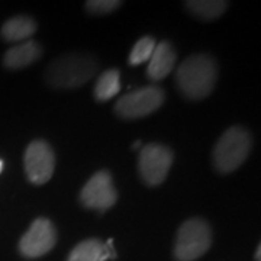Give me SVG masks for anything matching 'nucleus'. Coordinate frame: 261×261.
Masks as SVG:
<instances>
[{
    "label": "nucleus",
    "instance_id": "obj_17",
    "mask_svg": "<svg viewBox=\"0 0 261 261\" xmlns=\"http://www.w3.org/2000/svg\"><path fill=\"white\" fill-rule=\"evenodd\" d=\"M122 5L119 0H89L86 3V9L94 15H106L116 10Z\"/></svg>",
    "mask_w": 261,
    "mask_h": 261
},
{
    "label": "nucleus",
    "instance_id": "obj_8",
    "mask_svg": "<svg viewBox=\"0 0 261 261\" xmlns=\"http://www.w3.org/2000/svg\"><path fill=\"white\" fill-rule=\"evenodd\" d=\"M25 171L34 185H45L56 170V155L51 145L42 140L32 141L25 151Z\"/></svg>",
    "mask_w": 261,
    "mask_h": 261
},
{
    "label": "nucleus",
    "instance_id": "obj_5",
    "mask_svg": "<svg viewBox=\"0 0 261 261\" xmlns=\"http://www.w3.org/2000/svg\"><path fill=\"white\" fill-rule=\"evenodd\" d=\"M166 94L159 86H147L122 96L115 105V112L123 119H138L154 113L164 103Z\"/></svg>",
    "mask_w": 261,
    "mask_h": 261
},
{
    "label": "nucleus",
    "instance_id": "obj_6",
    "mask_svg": "<svg viewBox=\"0 0 261 261\" xmlns=\"http://www.w3.org/2000/svg\"><path fill=\"white\" fill-rule=\"evenodd\" d=\"M173 151L161 144H148L141 149L138 171L148 186L161 185L173 164Z\"/></svg>",
    "mask_w": 261,
    "mask_h": 261
},
{
    "label": "nucleus",
    "instance_id": "obj_19",
    "mask_svg": "<svg viewBox=\"0 0 261 261\" xmlns=\"http://www.w3.org/2000/svg\"><path fill=\"white\" fill-rule=\"evenodd\" d=\"M140 145H141V142H140V141H135V142H134V149L140 148Z\"/></svg>",
    "mask_w": 261,
    "mask_h": 261
},
{
    "label": "nucleus",
    "instance_id": "obj_16",
    "mask_svg": "<svg viewBox=\"0 0 261 261\" xmlns=\"http://www.w3.org/2000/svg\"><path fill=\"white\" fill-rule=\"evenodd\" d=\"M155 39L152 37H144L137 41L129 54V64L140 65L145 61H148L149 57L152 56L155 48Z\"/></svg>",
    "mask_w": 261,
    "mask_h": 261
},
{
    "label": "nucleus",
    "instance_id": "obj_2",
    "mask_svg": "<svg viewBox=\"0 0 261 261\" xmlns=\"http://www.w3.org/2000/svg\"><path fill=\"white\" fill-rule=\"evenodd\" d=\"M97 71V61L86 53H68L56 58L45 70V80L54 89H77L89 83Z\"/></svg>",
    "mask_w": 261,
    "mask_h": 261
},
{
    "label": "nucleus",
    "instance_id": "obj_10",
    "mask_svg": "<svg viewBox=\"0 0 261 261\" xmlns=\"http://www.w3.org/2000/svg\"><path fill=\"white\" fill-rule=\"evenodd\" d=\"M176 51L167 41L155 45L152 56L149 57L147 67V77L152 82H161L167 77L176 64Z\"/></svg>",
    "mask_w": 261,
    "mask_h": 261
},
{
    "label": "nucleus",
    "instance_id": "obj_3",
    "mask_svg": "<svg viewBox=\"0 0 261 261\" xmlns=\"http://www.w3.org/2000/svg\"><path fill=\"white\" fill-rule=\"evenodd\" d=\"M252 138L243 126H232L222 134L214 148V166L219 173H232L240 168L251 151Z\"/></svg>",
    "mask_w": 261,
    "mask_h": 261
},
{
    "label": "nucleus",
    "instance_id": "obj_1",
    "mask_svg": "<svg viewBox=\"0 0 261 261\" xmlns=\"http://www.w3.org/2000/svg\"><path fill=\"white\" fill-rule=\"evenodd\" d=\"M218 79V65L209 54H193L178 65L176 82L185 97L202 100L212 93Z\"/></svg>",
    "mask_w": 261,
    "mask_h": 261
},
{
    "label": "nucleus",
    "instance_id": "obj_7",
    "mask_svg": "<svg viewBox=\"0 0 261 261\" xmlns=\"http://www.w3.org/2000/svg\"><path fill=\"white\" fill-rule=\"evenodd\" d=\"M118 200V192L113 186V178L108 170H100L84 185L80 192V202L87 209L105 212Z\"/></svg>",
    "mask_w": 261,
    "mask_h": 261
},
{
    "label": "nucleus",
    "instance_id": "obj_15",
    "mask_svg": "<svg viewBox=\"0 0 261 261\" xmlns=\"http://www.w3.org/2000/svg\"><path fill=\"white\" fill-rule=\"evenodd\" d=\"M187 9L190 10L196 18L203 20H214L224 13L228 3L224 0H189L185 3Z\"/></svg>",
    "mask_w": 261,
    "mask_h": 261
},
{
    "label": "nucleus",
    "instance_id": "obj_18",
    "mask_svg": "<svg viewBox=\"0 0 261 261\" xmlns=\"http://www.w3.org/2000/svg\"><path fill=\"white\" fill-rule=\"evenodd\" d=\"M260 252H261V247L258 245V248H257V252H255V260L260 261Z\"/></svg>",
    "mask_w": 261,
    "mask_h": 261
},
{
    "label": "nucleus",
    "instance_id": "obj_11",
    "mask_svg": "<svg viewBox=\"0 0 261 261\" xmlns=\"http://www.w3.org/2000/svg\"><path fill=\"white\" fill-rule=\"evenodd\" d=\"M42 54V48L37 41H23L18 45L6 51L3 57V64L9 70H20L28 65L34 64Z\"/></svg>",
    "mask_w": 261,
    "mask_h": 261
},
{
    "label": "nucleus",
    "instance_id": "obj_13",
    "mask_svg": "<svg viewBox=\"0 0 261 261\" xmlns=\"http://www.w3.org/2000/svg\"><path fill=\"white\" fill-rule=\"evenodd\" d=\"M37 31V22L31 16H15L5 22L2 27V37L8 42L28 41Z\"/></svg>",
    "mask_w": 261,
    "mask_h": 261
},
{
    "label": "nucleus",
    "instance_id": "obj_4",
    "mask_svg": "<svg viewBox=\"0 0 261 261\" xmlns=\"http://www.w3.org/2000/svg\"><path fill=\"white\" fill-rule=\"evenodd\" d=\"M212 244V229L202 218H190L178 228L174 257L177 261H195L202 257Z\"/></svg>",
    "mask_w": 261,
    "mask_h": 261
},
{
    "label": "nucleus",
    "instance_id": "obj_9",
    "mask_svg": "<svg viewBox=\"0 0 261 261\" xmlns=\"http://www.w3.org/2000/svg\"><path fill=\"white\" fill-rule=\"evenodd\" d=\"M57 243L54 224L47 218L35 219L19 241V251L27 258H38L49 252Z\"/></svg>",
    "mask_w": 261,
    "mask_h": 261
},
{
    "label": "nucleus",
    "instance_id": "obj_20",
    "mask_svg": "<svg viewBox=\"0 0 261 261\" xmlns=\"http://www.w3.org/2000/svg\"><path fill=\"white\" fill-rule=\"evenodd\" d=\"M2 170H3V160H0V173H2Z\"/></svg>",
    "mask_w": 261,
    "mask_h": 261
},
{
    "label": "nucleus",
    "instance_id": "obj_12",
    "mask_svg": "<svg viewBox=\"0 0 261 261\" xmlns=\"http://www.w3.org/2000/svg\"><path fill=\"white\" fill-rule=\"evenodd\" d=\"M112 244V240L106 244L97 238L84 240L73 248L67 261H106L109 257H115Z\"/></svg>",
    "mask_w": 261,
    "mask_h": 261
},
{
    "label": "nucleus",
    "instance_id": "obj_14",
    "mask_svg": "<svg viewBox=\"0 0 261 261\" xmlns=\"http://www.w3.org/2000/svg\"><path fill=\"white\" fill-rule=\"evenodd\" d=\"M121 90V73L116 68L106 70L99 75L94 86V97L99 102H108Z\"/></svg>",
    "mask_w": 261,
    "mask_h": 261
}]
</instances>
